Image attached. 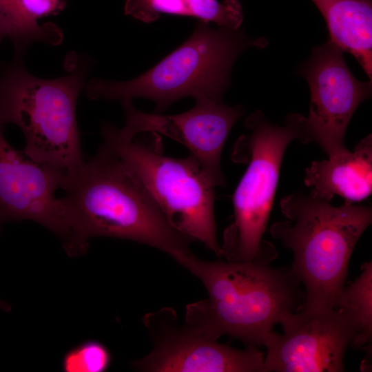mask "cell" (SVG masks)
Segmentation results:
<instances>
[{"label":"cell","mask_w":372,"mask_h":372,"mask_svg":"<svg viewBox=\"0 0 372 372\" xmlns=\"http://www.w3.org/2000/svg\"><path fill=\"white\" fill-rule=\"evenodd\" d=\"M372 136L369 134L345 151L313 161L306 169L304 183L312 196L330 202L335 195L353 203L367 198L372 193Z\"/></svg>","instance_id":"obj_13"},{"label":"cell","mask_w":372,"mask_h":372,"mask_svg":"<svg viewBox=\"0 0 372 372\" xmlns=\"http://www.w3.org/2000/svg\"><path fill=\"white\" fill-rule=\"evenodd\" d=\"M132 138L116 125L101 127L104 144L160 207L170 223L194 241H199L218 257L223 256L216 234L215 191L197 160L163 155L159 135L145 132Z\"/></svg>","instance_id":"obj_7"},{"label":"cell","mask_w":372,"mask_h":372,"mask_svg":"<svg viewBox=\"0 0 372 372\" xmlns=\"http://www.w3.org/2000/svg\"><path fill=\"white\" fill-rule=\"evenodd\" d=\"M23 13L32 23L38 24L37 20L59 13L65 4V0H20Z\"/></svg>","instance_id":"obj_19"},{"label":"cell","mask_w":372,"mask_h":372,"mask_svg":"<svg viewBox=\"0 0 372 372\" xmlns=\"http://www.w3.org/2000/svg\"><path fill=\"white\" fill-rule=\"evenodd\" d=\"M71 63L67 75L43 79L30 74L17 58L0 76V123L21 129L28 156L65 172L85 162L76 107L90 65L85 59Z\"/></svg>","instance_id":"obj_6"},{"label":"cell","mask_w":372,"mask_h":372,"mask_svg":"<svg viewBox=\"0 0 372 372\" xmlns=\"http://www.w3.org/2000/svg\"><path fill=\"white\" fill-rule=\"evenodd\" d=\"M152 350L135 360L134 369L146 372H265V354L255 346L244 349L221 344L164 307L144 316Z\"/></svg>","instance_id":"obj_9"},{"label":"cell","mask_w":372,"mask_h":372,"mask_svg":"<svg viewBox=\"0 0 372 372\" xmlns=\"http://www.w3.org/2000/svg\"><path fill=\"white\" fill-rule=\"evenodd\" d=\"M265 43L264 39H249L241 30L212 28L199 21L187 41L146 72L127 81L93 79L85 92L91 99H149L158 114L185 97L221 101L238 56Z\"/></svg>","instance_id":"obj_5"},{"label":"cell","mask_w":372,"mask_h":372,"mask_svg":"<svg viewBox=\"0 0 372 372\" xmlns=\"http://www.w3.org/2000/svg\"><path fill=\"white\" fill-rule=\"evenodd\" d=\"M1 39L0 38V41H1Z\"/></svg>","instance_id":"obj_21"},{"label":"cell","mask_w":372,"mask_h":372,"mask_svg":"<svg viewBox=\"0 0 372 372\" xmlns=\"http://www.w3.org/2000/svg\"><path fill=\"white\" fill-rule=\"evenodd\" d=\"M326 21L329 40L372 73V1L311 0Z\"/></svg>","instance_id":"obj_14"},{"label":"cell","mask_w":372,"mask_h":372,"mask_svg":"<svg viewBox=\"0 0 372 372\" xmlns=\"http://www.w3.org/2000/svg\"><path fill=\"white\" fill-rule=\"evenodd\" d=\"M285 220L271 225V236L290 249V271L304 287L300 307L334 308L359 238L372 223V209L344 202L335 207L296 192L280 200Z\"/></svg>","instance_id":"obj_3"},{"label":"cell","mask_w":372,"mask_h":372,"mask_svg":"<svg viewBox=\"0 0 372 372\" xmlns=\"http://www.w3.org/2000/svg\"><path fill=\"white\" fill-rule=\"evenodd\" d=\"M344 51L329 39L313 48L300 73L308 82L311 100L306 117L309 143L331 157L347 149L344 136L358 105L371 94V81L358 80L347 65Z\"/></svg>","instance_id":"obj_10"},{"label":"cell","mask_w":372,"mask_h":372,"mask_svg":"<svg viewBox=\"0 0 372 372\" xmlns=\"http://www.w3.org/2000/svg\"><path fill=\"white\" fill-rule=\"evenodd\" d=\"M194 106L176 114H149L138 110L132 101L121 102L125 114L120 128L126 137L142 132L163 135L185 146L214 186L225 184L220 160L226 140L244 114L241 105L229 106L207 97L195 99Z\"/></svg>","instance_id":"obj_12"},{"label":"cell","mask_w":372,"mask_h":372,"mask_svg":"<svg viewBox=\"0 0 372 372\" xmlns=\"http://www.w3.org/2000/svg\"><path fill=\"white\" fill-rule=\"evenodd\" d=\"M360 275L344 286L335 309L349 320L353 330L351 346L360 348L372 338V263L364 262Z\"/></svg>","instance_id":"obj_16"},{"label":"cell","mask_w":372,"mask_h":372,"mask_svg":"<svg viewBox=\"0 0 372 372\" xmlns=\"http://www.w3.org/2000/svg\"><path fill=\"white\" fill-rule=\"evenodd\" d=\"M177 262L198 278L208 297L186 306L185 322L214 340L227 335L247 346L265 338L305 300L289 268L265 261H207L192 251Z\"/></svg>","instance_id":"obj_1"},{"label":"cell","mask_w":372,"mask_h":372,"mask_svg":"<svg viewBox=\"0 0 372 372\" xmlns=\"http://www.w3.org/2000/svg\"><path fill=\"white\" fill-rule=\"evenodd\" d=\"M110 363L108 349L98 341L88 340L65 354L62 369L65 372H103Z\"/></svg>","instance_id":"obj_18"},{"label":"cell","mask_w":372,"mask_h":372,"mask_svg":"<svg viewBox=\"0 0 372 372\" xmlns=\"http://www.w3.org/2000/svg\"><path fill=\"white\" fill-rule=\"evenodd\" d=\"M245 127L246 132L236 141L231 158L247 169L232 196L233 220L223 232V257L231 262L270 263L277 251L262 237L285 150L294 140L308 143L306 117L289 114L280 125L258 110L245 119Z\"/></svg>","instance_id":"obj_4"},{"label":"cell","mask_w":372,"mask_h":372,"mask_svg":"<svg viewBox=\"0 0 372 372\" xmlns=\"http://www.w3.org/2000/svg\"><path fill=\"white\" fill-rule=\"evenodd\" d=\"M61 197L82 240L94 237L135 241L176 262L194 240L176 229L147 192L105 144L87 161L65 172Z\"/></svg>","instance_id":"obj_2"},{"label":"cell","mask_w":372,"mask_h":372,"mask_svg":"<svg viewBox=\"0 0 372 372\" xmlns=\"http://www.w3.org/2000/svg\"><path fill=\"white\" fill-rule=\"evenodd\" d=\"M0 309L8 312L11 309V306L5 302L0 301Z\"/></svg>","instance_id":"obj_20"},{"label":"cell","mask_w":372,"mask_h":372,"mask_svg":"<svg viewBox=\"0 0 372 372\" xmlns=\"http://www.w3.org/2000/svg\"><path fill=\"white\" fill-rule=\"evenodd\" d=\"M11 38L19 45L32 41L57 45L63 34L53 23L34 24L24 16L20 0H0V38Z\"/></svg>","instance_id":"obj_17"},{"label":"cell","mask_w":372,"mask_h":372,"mask_svg":"<svg viewBox=\"0 0 372 372\" xmlns=\"http://www.w3.org/2000/svg\"><path fill=\"white\" fill-rule=\"evenodd\" d=\"M262 342L265 372H340L351 346L350 322L338 309L300 307L280 323Z\"/></svg>","instance_id":"obj_11"},{"label":"cell","mask_w":372,"mask_h":372,"mask_svg":"<svg viewBox=\"0 0 372 372\" xmlns=\"http://www.w3.org/2000/svg\"><path fill=\"white\" fill-rule=\"evenodd\" d=\"M3 127L0 123V232L5 223L32 220L56 234L69 256L85 254L72 216L55 195L65 172L14 148Z\"/></svg>","instance_id":"obj_8"},{"label":"cell","mask_w":372,"mask_h":372,"mask_svg":"<svg viewBox=\"0 0 372 372\" xmlns=\"http://www.w3.org/2000/svg\"><path fill=\"white\" fill-rule=\"evenodd\" d=\"M189 16L219 27L239 29L243 21L238 0H126L125 14L145 23L161 14Z\"/></svg>","instance_id":"obj_15"}]
</instances>
